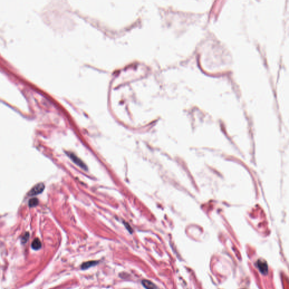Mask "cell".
I'll return each mask as SVG.
<instances>
[{
  "mask_svg": "<svg viewBox=\"0 0 289 289\" xmlns=\"http://www.w3.org/2000/svg\"><path fill=\"white\" fill-rule=\"evenodd\" d=\"M44 188H45V186L42 183L37 184L31 190L29 193V195L33 196V195L38 194L41 193L44 190Z\"/></svg>",
  "mask_w": 289,
  "mask_h": 289,
  "instance_id": "cell-1",
  "label": "cell"
},
{
  "mask_svg": "<svg viewBox=\"0 0 289 289\" xmlns=\"http://www.w3.org/2000/svg\"><path fill=\"white\" fill-rule=\"evenodd\" d=\"M257 266L260 272L264 275H266L268 273V265L265 262L262 260H259L257 262Z\"/></svg>",
  "mask_w": 289,
  "mask_h": 289,
  "instance_id": "cell-2",
  "label": "cell"
},
{
  "mask_svg": "<svg viewBox=\"0 0 289 289\" xmlns=\"http://www.w3.org/2000/svg\"><path fill=\"white\" fill-rule=\"evenodd\" d=\"M67 154H68L69 157L71 158L73 160L74 163H76L78 166H79L80 167L84 168L85 169H86L87 168V167L85 166V164L79 158H78L75 155H74V154L69 152Z\"/></svg>",
  "mask_w": 289,
  "mask_h": 289,
  "instance_id": "cell-3",
  "label": "cell"
},
{
  "mask_svg": "<svg viewBox=\"0 0 289 289\" xmlns=\"http://www.w3.org/2000/svg\"><path fill=\"white\" fill-rule=\"evenodd\" d=\"M142 284L144 288H145L146 289H157V286L152 282L151 281L149 280H143L142 281Z\"/></svg>",
  "mask_w": 289,
  "mask_h": 289,
  "instance_id": "cell-4",
  "label": "cell"
},
{
  "mask_svg": "<svg viewBox=\"0 0 289 289\" xmlns=\"http://www.w3.org/2000/svg\"><path fill=\"white\" fill-rule=\"evenodd\" d=\"M98 263V262H96V261H90V262H85L81 265V269H88V268H90L92 267L95 266Z\"/></svg>",
  "mask_w": 289,
  "mask_h": 289,
  "instance_id": "cell-5",
  "label": "cell"
},
{
  "mask_svg": "<svg viewBox=\"0 0 289 289\" xmlns=\"http://www.w3.org/2000/svg\"><path fill=\"white\" fill-rule=\"evenodd\" d=\"M32 247L33 250H39L41 247V243L38 238L35 239L32 243Z\"/></svg>",
  "mask_w": 289,
  "mask_h": 289,
  "instance_id": "cell-6",
  "label": "cell"
},
{
  "mask_svg": "<svg viewBox=\"0 0 289 289\" xmlns=\"http://www.w3.org/2000/svg\"><path fill=\"white\" fill-rule=\"evenodd\" d=\"M38 200H37V198H32L31 200H30L29 205L31 207H33L36 206L38 205Z\"/></svg>",
  "mask_w": 289,
  "mask_h": 289,
  "instance_id": "cell-7",
  "label": "cell"
},
{
  "mask_svg": "<svg viewBox=\"0 0 289 289\" xmlns=\"http://www.w3.org/2000/svg\"><path fill=\"white\" fill-rule=\"evenodd\" d=\"M29 236H30L29 233H26V234H25L23 236V237H22V239H22V242H23V243H25V242H26L28 240V238H29Z\"/></svg>",
  "mask_w": 289,
  "mask_h": 289,
  "instance_id": "cell-8",
  "label": "cell"
}]
</instances>
